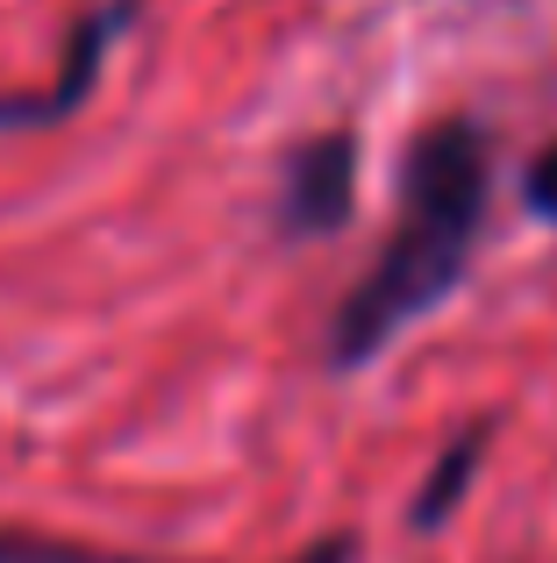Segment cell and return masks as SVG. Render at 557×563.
<instances>
[{
  "label": "cell",
  "mask_w": 557,
  "mask_h": 563,
  "mask_svg": "<svg viewBox=\"0 0 557 563\" xmlns=\"http://www.w3.org/2000/svg\"><path fill=\"white\" fill-rule=\"evenodd\" d=\"M493 192V143L479 122H436L429 136L407 151V186H401V221H393L379 264L350 286L343 314L329 329L336 372L379 357L415 314H429L450 286H458L465 257L479 243Z\"/></svg>",
  "instance_id": "6da1fadb"
},
{
  "label": "cell",
  "mask_w": 557,
  "mask_h": 563,
  "mask_svg": "<svg viewBox=\"0 0 557 563\" xmlns=\"http://www.w3.org/2000/svg\"><path fill=\"white\" fill-rule=\"evenodd\" d=\"M350 192H358V143H350L343 129H329V136H315V143L293 151L286 192H278V229H293V235L343 229Z\"/></svg>",
  "instance_id": "7a4b0ae2"
},
{
  "label": "cell",
  "mask_w": 557,
  "mask_h": 563,
  "mask_svg": "<svg viewBox=\"0 0 557 563\" xmlns=\"http://www.w3.org/2000/svg\"><path fill=\"white\" fill-rule=\"evenodd\" d=\"M0 563H157V556H114V550H94V542H57V536H29V528H0ZM301 563H358V542L329 536Z\"/></svg>",
  "instance_id": "3957f363"
},
{
  "label": "cell",
  "mask_w": 557,
  "mask_h": 563,
  "mask_svg": "<svg viewBox=\"0 0 557 563\" xmlns=\"http://www.w3.org/2000/svg\"><path fill=\"white\" fill-rule=\"evenodd\" d=\"M479 456H487V421L465 428V435L444 450V464L429 471V485H422V499H415V528H436L450 507H458L465 485H472V471H479Z\"/></svg>",
  "instance_id": "277c9868"
},
{
  "label": "cell",
  "mask_w": 557,
  "mask_h": 563,
  "mask_svg": "<svg viewBox=\"0 0 557 563\" xmlns=\"http://www.w3.org/2000/svg\"><path fill=\"white\" fill-rule=\"evenodd\" d=\"M529 207H536V214H550V221H557V143H550V151H544V157L529 165Z\"/></svg>",
  "instance_id": "5b68a950"
}]
</instances>
